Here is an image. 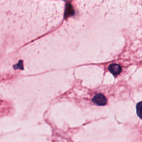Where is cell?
Wrapping results in <instances>:
<instances>
[{"instance_id":"cell-1","label":"cell","mask_w":142,"mask_h":142,"mask_svg":"<svg viewBox=\"0 0 142 142\" xmlns=\"http://www.w3.org/2000/svg\"><path fill=\"white\" fill-rule=\"evenodd\" d=\"M93 102L98 106H104L107 104V99L102 94H97L93 98Z\"/></svg>"},{"instance_id":"cell-2","label":"cell","mask_w":142,"mask_h":142,"mask_svg":"<svg viewBox=\"0 0 142 142\" xmlns=\"http://www.w3.org/2000/svg\"><path fill=\"white\" fill-rule=\"evenodd\" d=\"M109 70L113 75H118L121 71V67L117 64H112L109 66Z\"/></svg>"},{"instance_id":"cell-3","label":"cell","mask_w":142,"mask_h":142,"mask_svg":"<svg viewBox=\"0 0 142 142\" xmlns=\"http://www.w3.org/2000/svg\"><path fill=\"white\" fill-rule=\"evenodd\" d=\"M74 14V11L72 5L69 4L66 5L65 12V17L67 18L68 17L72 16Z\"/></svg>"},{"instance_id":"cell-4","label":"cell","mask_w":142,"mask_h":142,"mask_svg":"<svg viewBox=\"0 0 142 142\" xmlns=\"http://www.w3.org/2000/svg\"><path fill=\"white\" fill-rule=\"evenodd\" d=\"M136 113L139 118L142 119V102L138 103L136 107Z\"/></svg>"},{"instance_id":"cell-5","label":"cell","mask_w":142,"mask_h":142,"mask_svg":"<svg viewBox=\"0 0 142 142\" xmlns=\"http://www.w3.org/2000/svg\"><path fill=\"white\" fill-rule=\"evenodd\" d=\"M16 66L17 67V68H16V69H20V68H22L23 67V65H22V62L20 61V63L17 64V65H16Z\"/></svg>"}]
</instances>
